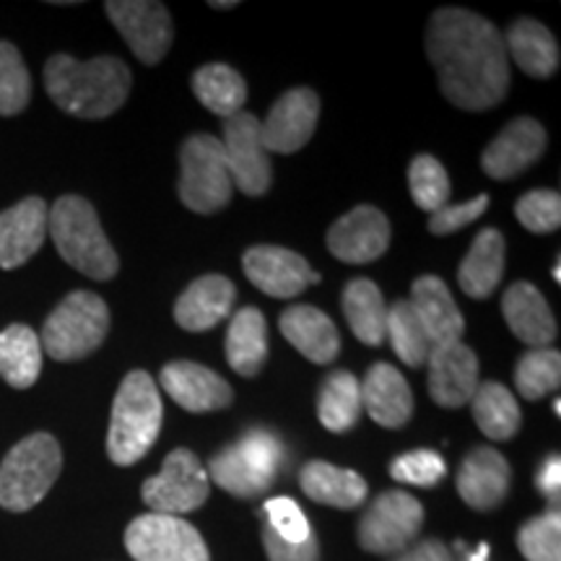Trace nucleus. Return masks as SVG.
Segmentation results:
<instances>
[{"instance_id": "a211bd4d", "label": "nucleus", "mask_w": 561, "mask_h": 561, "mask_svg": "<svg viewBox=\"0 0 561 561\" xmlns=\"http://www.w3.org/2000/svg\"><path fill=\"white\" fill-rule=\"evenodd\" d=\"M546 151V130L533 117H517L481 153L489 178L512 180L536 164Z\"/></svg>"}, {"instance_id": "c03bdc74", "label": "nucleus", "mask_w": 561, "mask_h": 561, "mask_svg": "<svg viewBox=\"0 0 561 561\" xmlns=\"http://www.w3.org/2000/svg\"><path fill=\"white\" fill-rule=\"evenodd\" d=\"M263 515L268 520L265 525L276 530L284 541L305 543L312 536L310 520H307L299 504L289 500V496H273V500L263 504Z\"/></svg>"}, {"instance_id": "3c124183", "label": "nucleus", "mask_w": 561, "mask_h": 561, "mask_svg": "<svg viewBox=\"0 0 561 561\" xmlns=\"http://www.w3.org/2000/svg\"><path fill=\"white\" fill-rule=\"evenodd\" d=\"M210 9H219V11H227V9H237V0H210Z\"/></svg>"}, {"instance_id": "c85d7f7f", "label": "nucleus", "mask_w": 561, "mask_h": 561, "mask_svg": "<svg viewBox=\"0 0 561 561\" xmlns=\"http://www.w3.org/2000/svg\"><path fill=\"white\" fill-rule=\"evenodd\" d=\"M341 305L351 333L367 346H382L388 335V305H385L380 286L369 278L348 280Z\"/></svg>"}, {"instance_id": "c756f323", "label": "nucleus", "mask_w": 561, "mask_h": 561, "mask_svg": "<svg viewBox=\"0 0 561 561\" xmlns=\"http://www.w3.org/2000/svg\"><path fill=\"white\" fill-rule=\"evenodd\" d=\"M268 359V333L265 314L257 307L234 312L227 331V362L242 377H255Z\"/></svg>"}, {"instance_id": "4468645a", "label": "nucleus", "mask_w": 561, "mask_h": 561, "mask_svg": "<svg viewBox=\"0 0 561 561\" xmlns=\"http://www.w3.org/2000/svg\"><path fill=\"white\" fill-rule=\"evenodd\" d=\"M320 117V100L312 89L301 87L280 94L268 117L261 123V138L268 153H294L310 144Z\"/></svg>"}, {"instance_id": "a18cd8bd", "label": "nucleus", "mask_w": 561, "mask_h": 561, "mask_svg": "<svg viewBox=\"0 0 561 561\" xmlns=\"http://www.w3.org/2000/svg\"><path fill=\"white\" fill-rule=\"evenodd\" d=\"M491 198L486 193L476 195V198L466 201V203H447L439 210H434L430 219V231L432 234H453V231L466 229L468 224H473L476 219H481L486 214Z\"/></svg>"}, {"instance_id": "5701e85b", "label": "nucleus", "mask_w": 561, "mask_h": 561, "mask_svg": "<svg viewBox=\"0 0 561 561\" xmlns=\"http://www.w3.org/2000/svg\"><path fill=\"white\" fill-rule=\"evenodd\" d=\"M362 385V409L385 430H401L413 416V392L392 364H371Z\"/></svg>"}, {"instance_id": "e433bc0d", "label": "nucleus", "mask_w": 561, "mask_h": 561, "mask_svg": "<svg viewBox=\"0 0 561 561\" xmlns=\"http://www.w3.org/2000/svg\"><path fill=\"white\" fill-rule=\"evenodd\" d=\"M561 382V354L557 348H530L520 356L515 369L517 392L525 401H541L549 392L559 390Z\"/></svg>"}, {"instance_id": "bb28decb", "label": "nucleus", "mask_w": 561, "mask_h": 561, "mask_svg": "<svg viewBox=\"0 0 561 561\" xmlns=\"http://www.w3.org/2000/svg\"><path fill=\"white\" fill-rule=\"evenodd\" d=\"M504 255H507V244L500 229L479 231L458 271L462 294L476 301L489 299L504 276Z\"/></svg>"}, {"instance_id": "4c0bfd02", "label": "nucleus", "mask_w": 561, "mask_h": 561, "mask_svg": "<svg viewBox=\"0 0 561 561\" xmlns=\"http://www.w3.org/2000/svg\"><path fill=\"white\" fill-rule=\"evenodd\" d=\"M409 185L413 203H416L421 210L434 214V210H439L442 206L450 203V178H447L445 167H442L434 157H430V153H421V157L411 161Z\"/></svg>"}, {"instance_id": "f257e3e1", "label": "nucleus", "mask_w": 561, "mask_h": 561, "mask_svg": "<svg viewBox=\"0 0 561 561\" xmlns=\"http://www.w3.org/2000/svg\"><path fill=\"white\" fill-rule=\"evenodd\" d=\"M426 58L437 70L447 102L468 112L496 107L510 91L504 34L466 9H439L424 32Z\"/></svg>"}, {"instance_id": "de8ad7c7", "label": "nucleus", "mask_w": 561, "mask_h": 561, "mask_svg": "<svg viewBox=\"0 0 561 561\" xmlns=\"http://www.w3.org/2000/svg\"><path fill=\"white\" fill-rule=\"evenodd\" d=\"M392 561H453V551L437 541V538H426V541H419L416 546H409L401 557Z\"/></svg>"}, {"instance_id": "473e14b6", "label": "nucleus", "mask_w": 561, "mask_h": 561, "mask_svg": "<svg viewBox=\"0 0 561 561\" xmlns=\"http://www.w3.org/2000/svg\"><path fill=\"white\" fill-rule=\"evenodd\" d=\"M362 416V385L346 369L331 371L318 392V419L328 432L343 434Z\"/></svg>"}, {"instance_id": "cd10ccee", "label": "nucleus", "mask_w": 561, "mask_h": 561, "mask_svg": "<svg viewBox=\"0 0 561 561\" xmlns=\"http://www.w3.org/2000/svg\"><path fill=\"white\" fill-rule=\"evenodd\" d=\"M504 50L533 79H551L559 70V42L536 19H517L504 34Z\"/></svg>"}, {"instance_id": "603ef678", "label": "nucleus", "mask_w": 561, "mask_h": 561, "mask_svg": "<svg viewBox=\"0 0 561 561\" xmlns=\"http://www.w3.org/2000/svg\"><path fill=\"white\" fill-rule=\"evenodd\" d=\"M553 278H557V284L561 280V268H559V261H557V265H553Z\"/></svg>"}, {"instance_id": "423d86ee", "label": "nucleus", "mask_w": 561, "mask_h": 561, "mask_svg": "<svg viewBox=\"0 0 561 561\" xmlns=\"http://www.w3.org/2000/svg\"><path fill=\"white\" fill-rule=\"evenodd\" d=\"M110 333L107 301L100 294L73 291L55 307L42 328V351L55 362L87 359Z\"/></svg>"}, {"instance_id": "37998d69", "label": "nucleus", "mask_w": 561, "mask_h": 561, "mask_svg": "<svg viewBox=\"0 0 561 561\" xmlns=\"http://www.w3.org/2000/svg\"><path fill=\"white\" fill-rule=\"evenodd\" d=\"M517 221L533 234H551L561 227V195L557 191H530L515 206Z\"/></svg>"}, {"instance_id": "2f4dec72", "label": "nucleus", "mask_w": 561, "mask_h": 561, "mask_svg": "<svg viewBox=\"0 0 561 561\" xmlns=\"http://www.w3.org/2000/svg\"><path fill=\"white\" fill-rule=\"evenodd\" d=\"M42 371V343L30 325H9L0 333V377L16 390L32 388Z\"/></svg>"}, {"instance_id": "c9c22d12", "label": "nucleus", "mask_w": 561, "mask_h": 561, "mask_svg": "<svg viewBox=\"0 0 561 561\" xmlns=\"http://www.w3.org/2000/svg\"><path fill=\"white\" fill-rule=\"evenodd\" d=\"M208 479L216 481L224 491H229L231 496H240V500H252V496H261L265 489H271L268 476L257 473L255 468H250L242 460V455L237 453L234 445L224 447L210 458L208 462Z\"/></svg>"}, {"instance_id": "6ab92c4d", "label": "nucleus", "mask_w": 561, "mask_h": 561, "mask_svg": "<svg viewBox=\"0 0 561 561\" xmlns=\"http://www.w3.org/2000/svg\"><path fill=\"white\" fill-rule=\"evenodd\" d=\"M47 203L32 195L0 214V268L13 271L37 255L47 237Z\"/></svg>"}, {"instance_id": "2eb2a0df", "label": "nucleus", "mask_w": 561, "mask_h": 561, "mask_svg": "<svg viewBox=\"0 0 561 561\" xmlns=\"http://www.w3.org/2000/svg\"><path fill=\"white\" fill-rule=\"evenodd\" d=\"M390 248V221L380 208L356 206L328 229V250L343 263H375Z\"/></svg>"}, {"instance_id": "49530a36", "label": "nucleus", "mask_w": 561, "mask_h": 561, "mask_svg": "<svg viewBox=\"0 0 561 561\" xmlns=\"http://www.w3.org/2000/svg\"><path fill=\"white\" fill-rule=\"evenodd\" d=\"M263 546L268 561H320V543L314 533L305 543H289L268 525H263Z\"/></svg>"}, {"instance_id": "1a4fd4ad", "label": "nucleus", "mask_w": 561, "mask_h": 561, "mask_svg": "<svg viewBox=\"0 0 561 561\" xmlns=\"http://www.w3.org/2000/svg\"><path fill=\"white\" fill-rule=\"evenodd\" d=\"M125 549L136 561H210L206 541L191 523L157 512L128 525Z\"/></svg>"}, {"instance_id": "a878e982", "label": "nucleus", "mask_w": 561, "mask_h": 561, "mask_svg": "<svg viewBox=\"0 0 561 561\" xmlns=\"http://www.w3.org/2000/svg\"><path fill=\"white\" fill-rule=\"evenodd\" d=\"M299 486L312 502L335 510H356L369 494L367 481L359 473L331 466L325 460H310L301 466Z\"/></svg>"}, {"instance_id": "7c9ffc66", "label": "nucleus", "mask_w": 561, "mask_h": 561, "mask_svg": "<svg viewBox=\"0 0 561 561\" xmlns=\"http://www.w3.org/2000/svg\"><path fill=\"white\" fill-rule=\"evenodd\" d=\"M471 411L479 430L494 442L512 439L523 426V411L515 396H512L507 385L496 380L479 382L471 398Z\"/></svg>"}, {"instance_id": "aec40b11", "label": "nucleus", "mask_w": 561, "mask_h": 561, "mask_svg": "<svg viewBox=\"0 0 561 561\" xmlns=\"http://www.w3.org/2000/svg\"><path fill=\"white\" fill-rule=\"evenodd\" d=\"M512 468L494 447H476L458 471V494L476 512H491L507 500Z\"/></svg>"}, {"instance_id": "4be33fe9", "label": "nucleus", "mask_w": 561, "mask_h": 561, "mask_svg": "<svg viewBox=\"0 0 561 561\" xmlns=\"http://www.w3.org/2000/svg\"><path fill=\"white\" fill-rule=\"evenodd\" d=\"M502 314L510 331L530 348H549V343L557 341V318L549 301L530 280H517L504 291Z\"/></svg>"}, {"instance_id": "412c9836", "label": "nucleus", "mask_w": 561, "mask_h": 561, "mask_svg": "<svg viewBox=\"0 0 561 561\" xmlns=\"http://www.w3.org/2000/svg\"><path fill=\"white\" fill-rule=\"evenodd\" d=\"M237 289L227 276H201L195 278L180 299L174 301V320L182 331L206 333L224 322L234 310Z\"/></svg>"}, {"instance_id": "8fccbe9b", "label": "nucleus", "mask_w": 561, "mask_h": 561, "mask_svg": "<svg viewBox=\"0 0 561 561\" xmlns=\"http://www.w3.org/2000/svg\"><path fill=\"white\" fill-rule=\"evenodd\" d=\"M468 561H489V546L481 543L479 551L476 553H468Z\"/></svg>"}, {"instance_id": "79ce46f5", "label": "nucleus", "mask_w": 561, "mask_h": 561, "mask_svg": "<svg viewBox=\"0 0 561 561\" xmlns=\"http://www.w3.org/2000/svg\"><path fill=\"white\" fill-rule=\"evenodd\" d=\"M447 473V462L439 453L434 450H413V453H403L401 458L392 460L390 466V476L396 481L409 483V486H421V489H432L445 479Z\"/></svg>"}, {"instance_id": "6e6552de", "label": "nucleus", "mask_w": 561, "mask_h": 561, "mask_svg": "<svg viewBox=\"0 0 561 561\" xmlns=\"http://www.w3.org/2000/svg\"><path fill=\"white\" fill-rule=\"evenodd\" d=\"M424 507L409 491H385L359 520V546L369 553H403L419 538Z\"/></svg>"}, {"instance_id": "f8f14e48", "label": "nucleus", "mask_w": 561, "mask_h": 561, "mask_svg": "<svg viewBox=\"0 0 561 561\" xmlns=\"http://www.w3.org/2000/svg\"><path fill=\"white\" fill-rule=\"evenodd\" d=\"M112 24L128 42L136 58L146 66H157L170 53L174 39L172 16L164 3L153 0H110L104 5Z\"/></svg>"}, {"instance_id": "a19ab883", "label": "nucleus", "mask_w": 561, "mask_h": 561, "mask_svg": "<svg viewBox=\"0 0 561 561\" xmlns=\"http://www.w3.org/2000/svg\"><path fill=\"white\" fill-rule=\"evenodd\" d=\"M234 447L250 468H255L257 473L268 476L271 481H276L278 468L284 466L286 460L284 442H280L278 434H273L271 430H263V426H252V430L242 434Z\"/></svg>"}, {"instance_id": "9b49d317", "label": "nucleus", "mask_w": 561, "mask_h": 561, "mask_svg": "<svg viewBox=\"0 0 561 561\" xmlns=\"http://www.w3.org/2000/svg\"><path fill=\"white\" fill-rule=\"evenodd\" d=\"M219 140L234 187H240L250 198H261L268 193L273 164L261 138V121L250 112H237L224 121V136Z\"/></svg>"}, {"instance_id": "ddd939ff", "label": "nucleus", "mask_w": 561, "mask_h": 561, "mask_svg": "<svg viewBox=\"0 0 561 561\" xmlns=\"http://www.w3.org/2000/svg\"><path fill=\"white\" fill-rule=\"evenodd\" d=\"M242 268L263 294L276 299L299 297L307 286L320 284V276L310 268V263L297 252L276 248V244H257L242 257Z\"/></svg>"}, {"instance_id": "72a5a7b5", "label": "nucleus", "mask_w": 561, "mask_h": 561, "mask_svg": "<svg viewBox=\"0 0 561 561\" xmlns=\"http://www.w3.org/2000/svg\"><path fill=\"white\" fill-rule=\"evenodd\" d=\"M193 91L203 107L227 121V117L242 112L248 100V83L231 66L210 62L193 73Z\"/></svg>"}, {"instance_id": "ea45409f", "label": "nucleus", "mask_w": 561, "mask_h": 561, "mask_svg": "<svg viewBox=\"0 0 561 561\" xmlns=\"http://www.w3.org/2000/svg\"><path fill=\"white\" fill-rule=\"evenodd\" d=\"M517 549L528 561H561V515L549 510L517 533Z\"/></svg>"}, {"instance_id": "9d476101", "label": "nucleus", "mask_w": 561, "mask_h": 561, "mask_svg": "<svg viewBox=\"0 0 561 561\" xmlns=\"http://www.w3.org/2000/svg\"><path fill=\"white\" fill-rule=\"evenodd\" d=\"M144 502L157 515H185L206 504L210 494V479L206 468L201 466L198 455L178 447L167 455L161 473L153 476L140 489Z\"/></svg>"}, {"instance_id": "7ed1b4c3", "label": "nucleus", "mask_w": 561, "mask_h": 561, "mask_svg": "<svg viewBox=\"0 0 561 561\" xmlns=\"http://www.w3.org/2000/svg\"><path fill=\"white\" fill-rule=\"evenodd\" d=\"M159 385L149 371L136 369L125 377L115 401H112L107 455L115 466H136L157 445L161 432Z\"/></svg>"}, {"instance_id": "864d4df0", "label": "nucleus", "mask_w": 561, "mask_h": 561, "mask_svg": "<svg viewBox=\"0 0 561 561\" xmlns=\"http://www.w3.org/2000/svg\"><path fill=\"white\" fill-rule=\"evenodd\" d=\"M553 413H557V416L561 413V403L559 401H553Z\"/></svg>"}, {"instance_id": "b1692460", "label": "nucleus", "mask_w": 561, "mask_h": 561, "mask_svg": "<svg viewBox=\"0 0 561 561\" xmlns=\"http://www.w3.org/2000/svg\"><path fill=\"white\" fill-rule=\"evenodd\" d=\"M284 339L312 364H331L341 351L335 322L318 307L294 305L278 320Z\"/></svg>"}, {"instance_id": "dca6fc26", "label": "nucleus", "mask_w": 561, "mask_h": 561, "mask_svg": "<svg viewBox=\"0 0 561 561\" xmlns=\"http://www.w3.org/2000/svg\"><path fill=\"white\" fill-rule=\"evenodd\" d=\"M430 396L439 409H462L479 388V356L462 341L439 343L430 359Z\"/></svg>"}, {"instance_id": "0eeeda50", "label": "nucleus", "mask_w": 561, "mask_h": 561, "mask_svg": "<svg viewBox=\"0 0 561 561\" xmlns=\"http://www.w3.org/2000/svg\"><path fill=\"white\" fill-rule=\"evenodd\" d=\"M180 201L195 214H216L234 195L219 136L198 133L180 149Z\"/></svg>"}, {"instance_id": "09e8293b", "label": "nucleus", "mask_w": 561, "mask_h": 561, "mask_svg": "<svg viewBox=\"0 0 561 561\" xmlns=\"http://www.w3.org/2000/svg\"><path fill=\"white\" fill-rule=\"evenodd\" d=\"M536 483H538V489H541V494L546 496V500L553 502V510H557L559 491H561V460H559V455H551V458H546L541 471H538Z\"/></svg>"}, {"instance_id": "f3484780", "label": "nucleus", "mask_w": 561, "mask_h": 561, "mask_svg": "<svg viewBox=\"0 0 561 561\" xmlns=\"http://www.w3.org/2000/svg\"><path fill=\"white\" fill-rule=\"evenodd\" d=\"M159 385L180 409L191 413H208L229 409L234 390L214 369L195 362H172L161 369Z\"/></svg>"}, {"instance_id": "393cba45", "label": "nucleus", "mask_w": 561, "mask_h": 561, "mask_svg": "<svg viewBox=\"0 0 561 561\" xmlns=\"http://www.w3.org/2000/svg\"><path fill=\"white\" fill-rule=\"evenodd\" d=\"M409 301L413 310H416L419 320L424 322L434 346L462 339L466 320H462L450 289H447V284L439 276H421L413 280Z\"/></svg>"}, {"instance_id": "39448f33", "label": "nucleus", "mask_w": 561, "mask_h": 561, "mask_svg": "<svg viewBox=\"0 0 561 561\" xmlns=\"http://www.w3.org/2000/svg\"><path fill=\"white\" fill-rule=\"evenodd\" d=\"M62 450L58 439L47 432L21 439L0 462V507L26 512L45 500L58 481Z\"/></svg>"}, {"instance_id": "f704fd0d", "label": "nucleus", "mask_w": 561, "mask_h": 561, "mask_svg": "<svg viewBox=\"0 0 561 561\" xmlns=\"http://www.w3.org/2000/svg\"><path fill=\"white\" fill-rule=\"evenodd\" d=\"M385 339L390 341V346L396 351L398 359L411 369L424 367L434 348L424 322L419 320V314L411 307V301L405 299L392 301L388 307V335H385Z\"/></svg>"}, {"instance_id": "58836bf2", "label": "nucleus", "mask_w": 561, "mask_h": 561, "mask_svg": "<svg viewBox=\"0 0 561 561\" xmlns=\"http://www.w3.org/2000/svg\"><path fill=\"white\" fill-rule=\"evenodd\" d=\"M32 100V79L11 42H0V115L13 117Z\"/></svg>"}, {"instance_id": "20e7f679", "label": "nucleus", "mask_w": 561, "mask_h": 561, "mask_svg": "<svg viewBox=\"0 0 561 561\" xmlns=\"http://www.w3.org/2000/svg\"><path fill=\"white\" fill-rule=\"evenodd\" d=\"M47 231L70 268L94 280H110L121 271L117 252L104 234L100 216L87 198L62 195L47 214Z\"/></svg>"}, {"instance_id": "f03ea898", "label": "nucleus", "mask_w": 561, "mask_h": 561, "mask_svg": "<svg viewBox=\"0 0 561 561\" xmlns=\"http://www.w3.org/2000/svg\"><path fill=\"white\" fill-rule=\"evenodd\" d=\"M130 87V68L112 55L81 62L60 53L45 62V89L50 100L81 121L115 115L128 100Z\"/></svg>"}]
</instances>
